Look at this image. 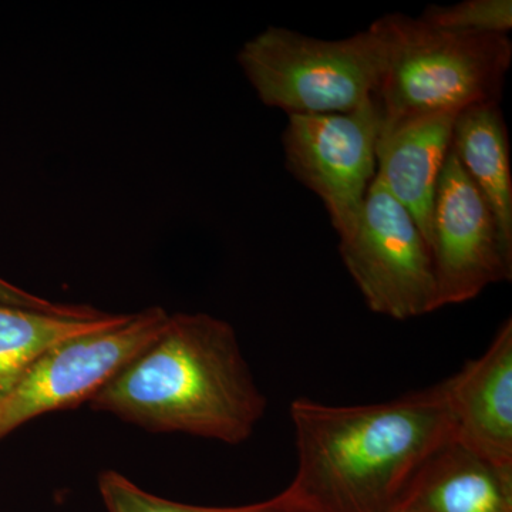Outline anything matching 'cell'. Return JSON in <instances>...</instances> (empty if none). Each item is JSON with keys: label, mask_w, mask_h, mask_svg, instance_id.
<instances>
[{"label": "cell", "mask_w": 512, "mask_h": 512, "mask_svg": "<svg viewBox=\"0 0 512 512\" xmlns=\"http://www.w3.org/2000/svg\"><path fill=\"white\" fill-rule=\"evenodd\" d=\"M295 476L302 512H397L424 464L451 440L446 382L389 402L335 406L296 397Z\"/></svg>", "instance_id": "cell-1"}, {"label": "cell", "mask_w": 512, "mask_h": 512, "mask_svg": "<svg viewBox=\"0 0 512 512\" xmlns=\"http://www.w3.org/2000/svg\"><path fill=\"white\" fill-rule=\"evenodd\" d=\"M446 382L451 440L501 467H512V322L487 350Z\"/></svg>", "instance_id": "cell-9"}, {"label": "cell", "mask_w": 512, "mask_h": 512, "mask_svg": "<svg viewBox=\"0 0 512 512\" xmlns=\"http://www.w3.org/2000/svg\"><path fill=\"white\" fill-rule=\"evenodd\" d=\"M451 150L493 215L505 249L512 254V175L510 143L497 103L460 111Z\"/></svg>", "instance_id": "cell-12"}, {"label": "cell", "mask_w": 512, "mask_h": 512, "mask_svg": "<svg viewBox=\"0 0 512 512\" xmlns=\"http://www.w3.org/2000/svg\"><path fill=\"white\" fill-rule=\"evenodd\" d=\"M397 512H512V467L450 440L421 468Z\"/></svg>", "instance_id": "cell-11"}, {"label": "cell", "mask_w": 512, "mask_h": 512, "mask_svg": "<svg viewBox=\"0 0 512 512\" xmlns=\"http://www.w3.org/2000/svg\"><path fill=\"white\" fill-rule=\"evenodd\" d=\"M97 485L107 512H302L284 491L259 503L238 507H205L178 503L148 493L116 470L101 471Z\"/></svg>", "instance_id": "cell-14"}, {"label": "cell", "mask_w": 512, "mask_h": 512, "mask_svg": "<svg viewBox=\"0 0 512 512\" xmlns=\"http://www.w3.org/2000/svg\"><path fill=\"white\" fill-rule=\"evenodd\" d=\"M150 433L238 446L268 409L234 326L208 313H175L89 403Z\"/></svg>", "instance_id": "cell-2"}, {"label": "cell", "mask_w": 512, "mask_h": 512, "mask_svg": "<svg viewBox=\"0 0 512 512\" xmlns=\"http://www.w3.org/2000/svg\"><path fill=\"white\" fill-rule=\"evenodd\" d=\"M457 114L447 111L383 120L377 138L376 177L410 212L429 248L434 195Z\"/></svg>", "instance_id": "cell-10"}, {"label": "cell", "mask_w": 512, "mask_h": 512, "mask_svg": "<svg viewBox=\"0 0 512 512\" xmlns=\"http://www.w3.org/2000/svg\"><path fill=\"white\" fill-rule=\"evenodd\" d=\"M375 22L387 45L376 93L384 121L500 103L510 37L448 32L402 13Z\"/></svg>", "instance_id": "cell-3"}, {"label": "cell", "mask_w": 512, "mask_h": 512, "mask_svg": "<svg viewBox=\"0 0 512 512\" xmlns=\"http://www.w3.org/2000/svg\"><path fill=\"white\" fill-rule=\"evenodd\" d=\"M0 305L18 306V308L33 309L52 313H76L86 308V305H66L47 301L45 298L33 295L25 289L9 284L0 278Z\"/></svg>", "instance_id": "cell-16"}, {"label": "cell", "mask_w": 512, "mask_h": 512, "mask_svg": "<svg viewBox=\"0 0 512 512\" xmlns=\"http://www.w3.org/2000/svg\"><path fill=\"white\" fill-rule=\"evenodd\" d=\"M168 316L160 306L126 313L114 325L50 349L0 400V441L37 417L92 402L164 329Z\"/></svg>", "instance_id": "cell-6"}, {"label": "cell", "mask_w": 512, "mask_h": 512, "mask_svg": "<svg viewBox=\"0 0 512 512\" xmlns=\"http://www.w3.org/2000/svg\"><path fill=\"white\" fill-rule=\"evenodd\" d=\"M386 53L376 22L340 40L269 26L242 46L238 63L265 106L288 114H338L376 97Z\"/></svg>", "instance_id": "cell-4"}, {"label": "cell", "mask_w": 512, "mask_h": 512, "mask_svg": "<svg viewBox=\"0 0 512 512\" xmlns=\"http://www.w3.org/2000/svg\"><path fill=\"white\" fill-rule=\"evenodd\" d=\"M282 136L286 168L315 192L339 239L355 229L376 177L383 114L376 97L349 113L288 114Z\"/></svg>", "instance_id": "cell-7"}, {"label": "cell", "mask_w": 512, "mask_h": 512, "mask_svg": "<svg viewBox=\"0 0 512 512\" xmlns=\"http://www.w3.org/2000/svg\"><path fill=\"white\" fill-rule=\"evenodd\" d=\"M430 251L439 309L471 301L512 276V254L451 148L434 195Z\"/></svg>", "instance_id": "cell-8"}, {"label": "cell", "mask_w": 512, "mask_h": 512, "mask_svg": "<svg viewBox=\"0 0 512 512\" xmlns=\"http://www.w3.org/2000/svg\"><path fill=\"white\" fill-rule=\"evenodd\" d=\"M339 252L377 315L409 320L439 309L429 244L379 178L367 190L355 229L340 238Z\"/></svg>", "instance_id": "cell-5"}, {"label": "cell", "mask_w": 512, "mask_h": 512, "mask_svg": "<svg viewBox=\"0 0 512 512\" xmlns=\"http://www.w3.org/2000/svg\"><path fill=\"white\" fill-rule=\"evenodd\" d=\"M433 28L474 35H504L512 29L511 0H466L451 6H427L419 18Z\"/></svg>", "instance_id": "cell-15"}, {"label": "cell", "mask_w": 512, "mask_h": 512, "mask_svg": "<svg viewBox=\"0 0 512 512\" xmlns=\"http://www.w3.org/2000/svg\"><path fill=\"white\" fill-rule=\"evenodd\" d=\"M126 313L87 306L76 313H52L0 305V400L50 349L84 333L120 322Z\"/></svg>", "instance_id": "cell-13"}]
</instances>
